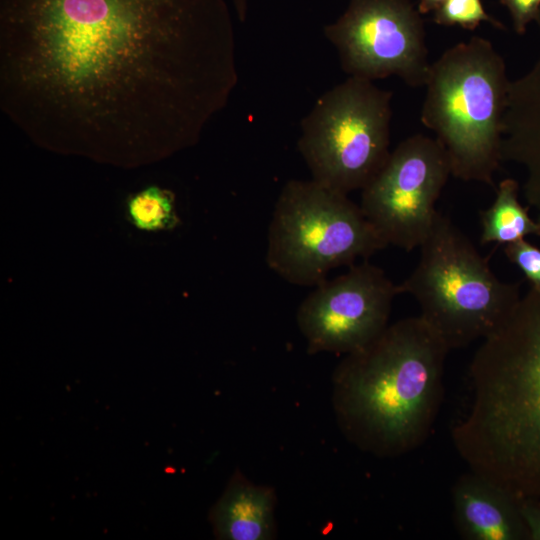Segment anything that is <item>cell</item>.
Returning <instances> with one entry per match:
<instances>
[{
    "label": "cell",
    "mask_w": 540,
    "mask_h": 540,
    "mask_svg": "<svg viewBox=\"0 0 540 540\" xmlns=\"http://www.w3.org/2000/svg\"><path fill=\"white\" fill-rule=\"evenodd\" d=\"M386 246L348 194L292 179L274 206L266 263L290 284L316 286L332 269L368 260Z\"/></svg>",
    "instance_id": "8992f818"
},
{
    "label": "cell",
    "mask_w": 540,
    "mask_h": 540,
    "mask_svg": "<svg viewBox=\"0 0 540 540\" xmlns=\"http://www.w3.org/2000/svg\"><path fill=\"white\" fill-rule=\"evenodd\" d=\"M507 8L513 29L517 34H524L527 26L535 21L540 10V0H499Z\"/></svg>",
    "instance_id": "ac0fdd59"
},
{
    "label": "cell",
    "mask_w": 540,
    "mask_h": 540,
    "mask_svg": "<svg viewBox=\"0 0 540 540\" xmlns=\"http://www.w3.org/2000/svg\"><path fill=\"white\" fill-rule=\"evenodd\" d=\"M433 13V21L442 26L457 25L472 31L482 22H487L497 29H505L500 21L485 11L481 0H446Z\"/></svg>",
    "instance_id": "2e32d148"
},
{
    "label": "cell",
    "mask_w": 540,
    "mask_h": 540,
    "mask_svg": "<svg viewBox=\"0 0 540 540\" xmlns=\"http://www.w3.org/2000/svg\"><path fill=\"white\" fill-rule=\"evenodd\" d=\"M509 84L504 59L482 37L452 46L431 64L420 119L443 146L452 176L493 186Z\"/></svg>",
    "instance_id": "277c9868"
},
{
    "label": "cell",
    "mask_w": 540,
    "mask_h": 540,
    "mask_svg": "<svg viewBox=\"0 0 540 540\" xmlns=\"http://www.w3.org/2000/svg\"><path fill=\"white\" fill-rule=\"evenodd\" d=\"M392 95L348 77L316 100L297 142L312 180L344 194L369 184L390 155Z\"/></svg>",
    "instance_id": "52a82bcc"
},
{
    "label": "cell",
    "mask_w": 540,
    "mask_h": 540,
    "mask_svg": "<svg viewBox=\"0 0 540 540\" xmlns=\"http://www.w3.org/2000/svg\"><path fill=\"white\" fill-rule=\"evenodd\" d=\"M507 259L514 264L530 282L540 289V248L526 239L504 246Z\"/></svg>",
    "instance_id": "e0dca14e"
},
{
    "label": "cell",
    "mask_w": 540,
    "mask_h": 540,
    "mask_svg": "<svg viewBox=\"0 0 540 540\" xmlns=\"http://www.w3.org/2000/svg\"><path fill=\"white\" fill-rule=\"evenodd\" d=\"M418 263L399 285L411 295L419 316L450 350L483 340L511 314L520 284L499 279L471 240L442 214L419 247Z\"/></svg>",
    "instance_id": "5b68a950"
},
{
    "label": "cell",
    "mask_w": 540,
    "mask_h": 540,
    "mask_svg": "<svg viewBox=\"0 0 540 540\" xmlns=\"http://www.w3.org/2000/svg\"><path fill=\"white\" fill-rule=\"evenodd\" d=\"M470 404L451 429L469 470L540 501V289L530 286L481 340L468 368Z\"/></svg>",
    "instance_id": "7a4b0ae2"
},
{
    "label": "cell",
    "mask_w": 540,
    "mask_h": 540,
    "mask_svg": "<svg viewBox=\"0 0 540 540\" xmlns=\"http://www.w3.org/2000/svg\"><path fill=\"white\" fill-rule=\"evenodd\" d=\"M237 83L226 0H0V108L46 146L169 155Z\"/></svg>",
    "instance_id": "6da1fadb"
},
{
    "label": "cell",
    "mask_w": 540,
    "mask_h": 540,
    "mask_svg": "<svg viewBox=\"0 0 540 540\" xmlns=\"http://www.w3.org/2000/svg\"><path fill=\"white\" fill-rule=\"evenodd\" d=\"M421 15L410 0H348L323 32L348 77L374 81L397 76L420 87L431 66Z\"/></svg>",
    "instance_id": "ba28073f"
},
{
    "label": "cell",
    "mask_w": 540,
    "mask_h": 540,
    "mask_svg": "<svg viewBox=\"0 0 540 540\" xmlns=\"http://www.w3.org/2000/svg\"><path fill=\"white\" fill-rule=\"evenodd\" d=\"M451 350L419 315L388 325L333 373L332 403L346 439L377 457L414 451L429 437Z\"/></svg>",
    "instance_id": "3957f363"
},
{
    "label": "cell",
    "mask_w": 540,
    "mask_h": 540,
    "mask_svg": "<svg viewBox=\"0 0 540 540\" xmlns=\"http://www.w3.org/2000/svg\"><path fill=\"white\" fill-rule=\"evenodd\" d=\"M235 13L240 22H244L248 14L249 0H231Z\"/></svg>",
    "instance_id": "44dd1931"
},
{
    "label": "cell",
    "mask_w": 540,
    "mask_h": 540,
    "mask_svg": "<svg viewBox=\"0 0 540 540\" xmlns=\"http://www.w3.org/2000/svg\"><path fill=\"white\" fill-rule=\"evenodd\" d=\"M451 175L443 146L422 134L404 139L361 190L360 207L388 245L412 251L427 237Z\"/></svg>",
    "instance_id": "9c48e42d"
},
{
    "label": "cell",
    "mask_w": 540,
    "mask_h": 540,
    "mask_svg": "<svg viewBox=\"0 0 540 540\" xmlns=\"http://www.w3.org/2000/svg\"><path fill=\"white\" fill-rule=\"evenodd\" d=\"M446 0H420L417 6L420 14H427L429 12H434L439 8Z\"/></svg>",
    "instance_id": "ffe728a7"
},
{
    "label": "cell",
    "mask_w": 540,
    "mask_h": 540,
    "mask_svg": "<svg viewBox=\"0 0 540 540\" xmlns=\"http://www.w3.org/2000/svg\"><path fill=\"white\" fill-rule=\"evenodd\" d=\"M125 213L134 228L147 233L171 231L180 223L174 193L158 185H148L130 194L125 201Z\"/></svg>",
    "instance_id": "9a60e30c"
},
{
    "label": "cell",
    "mask_w": 540,
    "mask_h": 540,
    "mask_svg": "<svg viewBox=\"0 0 540 540\" xmlns=\"http://www.w3.org/2000/svg\"><path fill=\"white\" fill-rule=\"evenodd\" d=\"M521 513L528 531L529 540H540V501L522 499Z\"/></svg>",
    "instance_id": "d6986e66"
},
{
    "label": "cell",
    "mask_w": 540,
    "mask_h": 540,
    "mask_svg": "<svg viewBox=\"0 0 540 540\" xmlns=\"http://www.w3.org/2000/svg\"><path fill=\"white\" fill-rule=\"evenodd\" d=\"M535 22L540 31V10ZM501 155L502 162L522 168L523 195L540 224V53L532 68L509 84Z\"/></svg>",
    "instance_id": "7c38bea8"
},
{
    "label": "cell",
    "mask_w": 540,
    "mask_h": 540,
    "mask_svg": "<svg viewBox=\"0 0 540 540\" xmlns=\"http://www.w3.org/2000/svg\"><path fill=\"white\" fill-rule=\"evenodd\" d=\"M275 503L273 489L255 485L235 472L209 512L214 536L221 540L274 538Z\"/></svg>",
    "instance_id": "4fadbf2b"
},
{
    "label": "cell",
    "mask_w": 540,
    "mask_h": 540,
    "mask_svg": "<svg viewBox=\"0 0 540 540\" xmlns=\"http://www.w3.org/2000/svg\"><path fill=\"white\" fill-rule=\"evenodd\" d=\"M401 294L382 268L367 260L315 286L297 309V325L310 354H348L389 325L394 298Z\"/></svg>",
    "instance_id": "30bf717a"
},
{
    "label": "cell",
    "mask_w": 540,
    "mask_h": 540,
    "mask_svg": "<svg viewBox=\"0 0 540 540\" xmlns=\"http://www.w3.org/2000/svg\"><path fill=\"white\" fill-rule=\"evenodd\" d=\"M481 244L507 245L526 239L540 237V224L529 214L519 200V184L513 178L502 180L492 205L481 211Z\"/></svg>",
    "instance_id": "5bb4252c"
},
{
    "label": "cell",
    "mask_w": 540,
    "mask_h": 540,
    "mask_svg": "<svg viewBox=\"0 0 540 540\" xmlns=\"http://www.w3.org/2000/svg\"><path fill=\"white\" fill-rule=\"evenodd\" d=\"M521 500L469 470L451 488L455 529L467 540H529Z\"/></svg>",
    "instance_id": "8fae6325"
}]
</instances>
